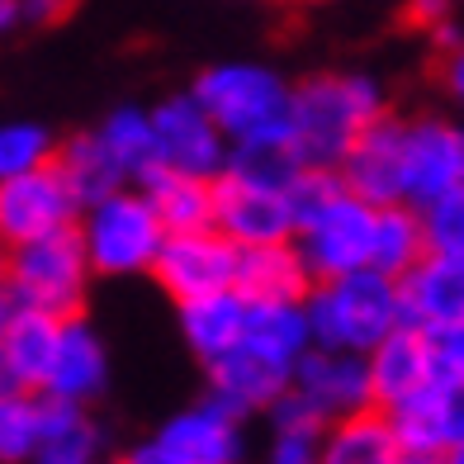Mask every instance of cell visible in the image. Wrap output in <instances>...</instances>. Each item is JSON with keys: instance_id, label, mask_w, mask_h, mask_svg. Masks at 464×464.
<instances>
[{"instance_id": "cell-1", "label": "cell", "mask_w": 464, "mask_h": 464, "mask_svg": "<svg viewBox=\"0 0 464 464\" xmlns=\"http://www.w3.org/2000/svg\"><path fill=\"white\" fill-rule=\"evenodd\" d=\"M384 110V91L370 76H308L304 86H289V142L304 166L336 171L351 142L361 138Z\"/></svg>"}, {"instance_id": "cell-2", "label": "cell", "mask_w": 464, "mask_h": 464, "mask_svg": "<svg viewBox=\"0 0 464 464\" xmlns=\"http://www.w3.org/2000/svg\"><path fill=\"white\" fill-rule=\"evenodd\" d=\"M308 313V332H313V346L323 351H351V355H365L374 342L403 323L398 313V280L379 276V270H351V276H336V280H318L304 299Z\"/></svg>"}, {"instance_id": "cell-3", "label": "cell", "mask_w": 464, "mask_h": 464, "mask_svg": "<svg viewBox=\"0 0 464 464\" xmlns=\"http://www.w3.org/2000/svg\"><path fill=\"white\" fill-rule=\"evenodd\" d=\"M91 261L81 246V232L57 227L48 237L5 246V294L10 308H34L48 318H76L91 289Z\"/></svg>"}, {"instance_id": "cell-4", "label": "cell", "mask_w": 464, "mask_h": 464, "mask_svg": "<svg viewBox=\"0 0 464 464\" xmlns=\"http://www.w3.org/2000/svg\"><path fill=\"white\" fill-rule=\"evenodd\" d=\"M76 232L95 276H152L157 251L166 242V227L157 223L138 185H123L114 195L86 204Z\"/></svg>"}, {"instance_id": "cell-5", "label": "cell", "mask_w": 464, "mask_h": 464, "mask_svg": "<svg viewBox=\"0 0 464 464\" xmlns=\"http://www.w3.org/2000/svg\"><path fill=\"white\" fill-rule=\"evenodd\" d=\"M189 95L199 100V110L218 123L227 142L256 138L270 129H285L289 114V81L280 72L261 67V62H218L195 76Z\"/></svg>"}, {"instance_id": "cell-6", "label": "cell", "mask_w": 464, "mask_h": 464, "mask_svg": "<svg viewBox=\"0 0 464 464\" xmlns=\"http://www.w3.org/2000/svg\"><path fill=\"white\" fill-rule=\"evenodd\" d=\"M370 242H374V204L355 199L346 185L336 189L318 214H308L294 227V246H299L313 285L351 276V270H365L370 266Z\"/></svg>"}, {"instance_id": "cell-7", "label": "cell", "mask_w": 464, "mask_h": 464, "mask_svg": "<svg viewBox=\"0 0 464 464\" xmlns=\"http://www.w3.org/2000/svg\"><path fill=\"white\" fill-rule=\"evenodd\" d=\"M152 119V147H157V166L166 171H180V176H199V180H214L227 161V138L218 133V123L199 110V100L180 91V95H166L161 104L147 110Z\"/></svg>"}, {"instance_id": "cell-8", "label": "cell", "mask_w": 464, "mask_h": 464, "mask_svg": "<svg viewBox=\"0 0 464 464\" xmlns=\"http://www.w3.org/2000/svg\"><path fill=\"white\" fill-rule=\"evenodd\" d=\"M237 266L242 246H232L218 227H199V232H171L161 242L152 276L176 304H185L199 299V294L237 289Z\"/></svg>"}, {"instance_id": "cell-9", "label": "cell", "mask_w": 464, "mask_h": 464, "mask_svg": "<svg viewBox=\"0 0 464 464\" xmlns=\"http://www.w3.org/2000/svg\"><path fill=\"white\" fill-rule=\"evenodd\" d=\"M76 218H81V199L72 195V185L62 180L53 161L14 180H0V246L48 237L57 227H72Z\"/></svg>"}, {"instance_id": "cell-10", "label": "cell", "mask_w": 464, "mask_h": 464, "mask_svg": "<svg viewBox=\"0 0 464 464\" xmlns=\"http://www.w3.org/2000/svg\"><path fill=\"white\" fill-rule=\"evenodd\" d=\"M403 455L440 459L455 440H464V374L436 370L427 389H417L398 408L384 412Z\"/></svg>"}, {"instance_id": "cell-11", "label": "cell", "mask_w": 464, "mask_h": 464, "mask_svg": "<svg viewBox=\"0 0 464 464\" xmlns=\"http://www.w3.org/2000/svg\"><path fill=\"white\" fill-rule=\"evenodd\" d=\"M464 180V133L446 119L403 123V204L427 208Z\"/></svg>"}, {"instance_id": "cell-12", "label": "cell", "mask_w": 464, "mask_h": 464, "mask_svg": "<svg viewBox=\"0 0 464 464\" xmlns=\"http://www.w3.org/2000/svg\"><path fill=\"white\" fill-rule=\"evenodd\" d=\"M214 227L242 251L294 242L289 189H261L232 176H214Z\"/></svg>"}, {"instance_id": "cell-13", "label": "cell", "mask_w": 464, "mask_h": 464, "mask_svg": "<svg viewBox=\"0 0 464 464\" xmlns=\"http://www.w3.org/2000/svg\"><path fill=\"white\" fill-rule=\"evenodd\" d=\"M289 389L304 398V403L318 412L323 421L336 417H351L370 403V374H365V355H351V351H323V346H308L289 370Z\"/></svg>"}, {"instance_id": "cell-14", "label": "cell", "mask_w": 464, "mask_h": 464, "mask_svg": "<svg viewBox=\"0 0 464 464\" xmlns=\"http://www.w3.org/2000/svg\"><path fill=\"white\" fill-rule=\"evenodd\" d=\"M342 185L374 208L403 204V119L379 114L336 166Z\"/></svg>"}, {"instance_id": "cell-15", "label": "cell", "mask_w": 464, "mask_h": 464, "mask_svg": "<svg viewBox=\"0 0 464 464\" xmlns=\"http://www.w3.org/2000/svg\"><path fill=\"white\" fill-rule=\"evenodd\" d=\"M436 346L427 332H417L408 323H398L384 342H374L365 351V374H370V403L379 412L398 408L403 398H412L417 389H427L436 379Z\"/></svg>"}, {"instance_id": "cell-16", "label": "cell", "mask_w": 464, "mask_h": 464, "mask_svg": "<svg viewBox=\"0 0 464 464\" xmlns=\"http://www.w3.org/2000/svg\"><path fill=\"white\" fill-rule=\"evenodd\" d=\"M110 384V355H104L100 332L81 318H62L57 323V346H53V361L44 374V398H62V403H81L91 408L95 398Z\"/></svg>"}, {"instance_id": "cell-17", "label": "cell", "mask_w": 464, "mask_h": 464, "mask_svg": "<svg viewBox=\"0 0 464 464\" xmlns=\"http://www.w3.org/2000/svg\"><path fill=\"white\" fill-rule=\"evenodd\" d=\"M398 313L417 332H446L464 318V256L427 251L408 276H398Z\"/></svg>"}, {"instance_id": "cell-18", "label": "cell", "mask_w": 464, "mask_h": 464, "mask_svg": "<svg viewBox=\"0 0 464 464\" xmlns=\"http://www.w3.org/2000/svg\"><path fill=\"white\" fill-rule=\"evenodd\" d=\"M152 440L176 464H242V421L214 398L166 417Z\"/></svg>"}, {"instance_id": "cell-19", "label": "cell", "mask_w": 464, "mask_h": 464, "mask_svg": "<svg viewBox=\"0 0 464 464\" xmlns=\"http://www.w3.org/2000/svg\"><path fill=\"white\" fill-rule=\"evenodd\" d=\"M204 370H208V398L218 408H227L237 421H246L251 412H266L289 389V370L251 355L246 346H232L227 355L208 361Z\"/></svg>"}, {"instance_id": "cell-20", "label": "cell", "mask_w": 464, "mask_h": 464, "mask_svg": "<svg viewBox=\"0 0 464 464\" xmlns=\"http://www.w3.org/2000/svg\"><path fill=\"white\" fill-rule=\"evenodd\" d=\"M313 289V276L294 242L251 246L237 266V294L246 304H304Z\"/></svg>"}, {"instance_id": "cell-21", "label": "cell", "mask_w": 464, "mask_h": 464, "mask_svg": "<svg viewBox=\"0 0 464 464\" xmlns=\"http://www.w3.org/2000/svg\"><path fill=\"white\" fill-rule=\"evenodd\" d=\"M142 189V199L152 204L157 223L171 232H199V227H214V180H199V176H180V171H166V166H152L147 176L133 180Z\"/></svg>"}, {"instance_id": "cell-22", "label": "cell", "mask_w": 464, "mask_h": 464, "mask_svg": "<svg viewBox=\"0 0 464 464\" xmlns=\"http://www.w3.org/2000/svg\"><path fill=\"white\" fill-rule=\"evenodd\" d=\"M104 459V431L91 408L44 398V421H38V446L29 464H100Z\"/></svg>"}, {"instance_id": "cell-23", "label": "cell", "mask_w": 464, "mask_h": 464, "mask_svg": "<svg viewBox=\"0 0 464 464\" xmlns=\"http://www.w3.org/2000/svg\"><path fill=\"white\" fill-rule=\"evenodd\" d=\"M398 459H403V450H398V436L379 408H361L323 427L318 464H398Z\"/></svg>"}, {"instance_id": "cell-24", "label": "cell", "mask_w": 464, "mask_h": 464, "mask_svg": "<svg viewBox=\"0 0 464 464\" xmlns=\"http://www.w3.org/2000/svg\"><path fill=\"white\" fill-rule=\"evenodd\" d=\"M180 308V332L189 351L199 361H218L232 346L242 342V323H246V299L237 289H218V294H199V299H185Z\"/></svg>"}, {"instance_id": "cell-25", "label": "cell", "mask_w": 464, "mask_h": 464, "mask_svg": "<svg viewBox=\"0 0 464 464\" xmlns=\"http://www.w3.org/2000/svg\"><path fill=\"white\" fill-rule=\"evenodd\" d=\"M251 355L294 370V361L313 346V332H308V313L304 304H246V323H242V342Z\"/></svg>"}, {"instance_id": "cell-26", "label": "cell", "mask_w": 464, "mask_h": 464, "mask_svg": "<svg viewBox=\"0 0 464 464\" xmlns=\"http://www.w3.org/2000/svg\"><path fill=\"white\" fill-rule=\"evenodd\" d=\"M57 323L62 318H48V313H34V308H10L5 327H0V361H5L19 389L29 393L44 389V374L57 346Z\"/></svg>"}, {"instance_id": "cell-27", "label": "cell", "mask_w": 464, "mask_h": 464, "mask_svg": "<svg viewBox=\"0 0 464 464\" xmlns=\"http://www.w3.org/2000/svg\"><path fill=\"white\" fill-rule=\"evenodd\" d=\"M304 161L289 142V123L285 129H270V133H256V138H242V142H227V161L218 176H232V180H246V185H261V189H289L299 180Z\"/></svg>"}, {"instance_id": "cell-28", "label": "cell", "mask_w": 464, "mask_h": 464, "mask_svg": "<svg viewBox=\"0 0 464 464\" xmlns=\"http://www.w3.org/2000/svg\"><path fill=\"white\" fill-rule=\"evenodd\" d=\"M53 166L62 171V180L72 185V195L81 199V208L129 185V176H123V166L114 161L110 147L100 142V133H76V138H67V142H57V157H53Z\"/></svg>"}, {"instance_id": "cell-29", "label": "cell", "mask_w": 464, "mask_h": 464, "mask_svg": "<svg viewBox=\"0 0 464 464\" xmlns=\"http://www.w3.org/2000/svg\"><path fill=\"white\" fill-rule=\"evenodd\" d=\"M427 256V232H421V214L408 204H384L374 208V242H370V270L379 276H408V270Z\"/></svg>"}, {"instance_id": "cell-30", "label": "cell", "mask_w": 464, "mask_h": 464, "mask_svg": "<svg viewBox=\"0 0 464 464\" xmlns=\"http://www.w3.org/2000/svg\"><path fill=\"white\" fill-rule=\"evenodd\" d=\"M95 133H100V142L114 152V161L123 166V176H129V185L157 166L152 119H147V110H138V104H119V110H110Z\"/></svg>"}, {"instance_id": "cell-31", "label": "cell", "mask_w": 464, "mask_h": 464, "mask_svg": "<svg viewBox=\"0 0 464 464\" xmlns=\"http://www.w3.org/2000/svg\"><path fill=\"white\" fill-rule=\"evenodd\" d=\"M44 421V393H0V464H29Z\"/></svg>"}, {"instance_id": "cell-32", "label": "cell", "mask_w": 464, "mask_h": 464, "mask_svg": "<svg viewBox=\"0 0 464 464\" xmlns=\"http://www.w3.org/2000/svg\"><path fill=\"white\" fill-rule=\"evenodd\" d=\"M53 157H57V138L44 123H29V119L0 123V180L38 171V166H48Z\"/></svg>"}, {"instance_id": "cell-33", "label": "cell", "mask_w": 464, "mask_h": 464, "mask_svg": "<svg viewBox=\"0 0 464 464\" xmlns=\"http://www.w3.org/2000/svg\"><path fill=\"white\" fill-rule=\"evenodd\" d=\"M421 232H427V251L464 256V180L446 189L436 204L421 208Z\"/></svg>"}, {"instance_id": "cell-34", "label": "cell", "mask_w": 464, "mask_h": 464, "mask_svg": "<svg viewBox=\"0 0 464 464\" xmlns=\"http://www.w3.org/2000/svg\"><path fill=\"white\" fill-rule=\"evenodd\" d=\"M318 440L323 431H276L266 464H318Z\"/></svg>"}, {"instance_id": "cell-35", "label": "cell", "mask_w": 464, "mask_h": 464, "mask_svg": "<svg viewBox=\"0 0 464 464\" xmlns=\"http://www.w3.org/2000/svg\"><path fill=\"white\" fill-rule=\"evenodd\" d=\"M436 48H440V62H436L440 86L450 91L455 104H464V38H455V44H436Z\"/></svg>"}, {"instance_id": "cell-36", "label": "cell", "mask_w": 464, "mask_h": 464, "mask_svg": "<svg viewBox=\"0 0 464 464\" xmlns=\"http://www.w3.org/2000/svg\"><path fill=\"white\" fill-rule=\"evenodd\" d=\"M431 346H436V365L440 370L464 374V318L450 323L446 332H431Z\"/></svg>"}, {"instance_id": "cell-37", "label": "cell", "mask_w": 464, "mask_h": 464, "mask_svg": "<svg viewBox=\"0 0 464 464\" xmlns=\"http://www.w3.org/2000/svg\"><path fill=\"white\" fill-rule=\"evenodd\" d=\"M19 10V24H57V19H67L72 0H14Z\"/></svg>"}, {"instance_id": "cell-38", "label": "cell", "mask_w": 464, "mask_h": 464, "mask_svg": "<svg viewBox=\"0 0 464 464\" xmlns=\"http://www.w3.org/2000/svg\"><path fill=\"white\" fill-rule=\"evenodd\" d=\"M450 10H455V0H412L408 19L421 24V29H436V24H446V19H450Z\"/></svg>"}, {"instance_id": "cell-39", "label": "cell", "mask_w": 464, "mask_h": 464, "mask_svg": "<svg viewBox=\"0 0 464 464\" xmlns=\"http://www.w3.org/2000/svg\"><path fill=\"white\" fill-rule=\"evenodd\" d=\"M119 464H176L171 455H166L161 446H157V440H142V446H133L129 455H123Z\"/></svg>"}, {"instance_id": "cell-40", "label": "cell", "mask_w": 464, "mask_h": 464, "mask_svg": "<svg viewBox=\"0 0 464 464\" xmlns=\"http://www.w3.org/2000/svg\"><path fill=\"white\" fill-rule=\"evenodd\" d=\"M10 318V294H5V246H0V327Z\"/></svg>"}, {"instance_id": "cell-41", "label": "cell", "mask_w": 464, "mask_h": 464, "mask_svg": "<svg viewBox=\"0 0 464 464\" xmlns=\"http://www.w3.org/2000/svg\"><path fill=\"white\" fill-rule=\"evenodd\" d=\"M19 24V10H14V0H0V34H10Z\"/></svg>"}, {"instance_id": "cell-42", "label": "cell", "mask_w": 464, "mask_h": 464, "mask_svg": "<svg viewBox=\"0 0 464 464\" xmlns=\"http://www.w3.org/2000/svg\"><path fill=\"white\" fill-rule=\"evenodd\" d=\"M440 464H464V440H455V446L440 455Z\"/></svg>"}, {"instance_id": "cell-43", "label": "cell", "mask_w": 464, "mask_h": 464, "mask_svg": "<svg viewBox=\"0 0 464 464\" xmlns=\"http://www.w3.org/2000/svg\"><path fill=\"white\" fill-rule=\"evenodd\" d=\"M398 464H440V459H427V455H403Z\"/></svg>"}, {"instance_id": "cell-44", "label": "cell", "mask_w": 464, "mask_h": 464, "mask_svg": "<svg viewBox=\"0 0 464 464\" xmlns=\"http://www.w3.org/2000/svg\"><path fill=\"white\" fill-rule=\"evenodd\" d=\"M100 464H110V459H100ZM114 464H119V459H114Z\"/></svg>"}]
</instances>
